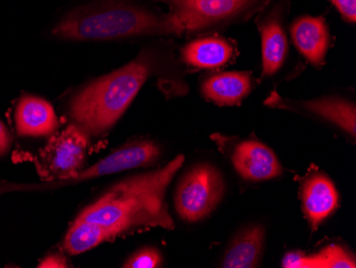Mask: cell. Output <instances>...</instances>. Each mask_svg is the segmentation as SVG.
Instances as JSON below:
<instances>
[{"label":"cell","mask_w":356,"mask_h":268,"mask_svg":"<svg viewBox=\"0 0 356 268\" xmlns=\"http://www.w3.org/2000/svg\"><path fill=\"white\" fill-rule=\"evenodd\" d=\"M185 156H176L165 167L128 178L112 186L77 218L115 229L122 235L140 228L174 229L165 194Z\"/></svg>","instance_id":"1"},{"label":"cell","mask_w":356,"mask_h":268,"mask_svg":"<svg viewBox=\"0 0 356 268\" xmlns=\"http://www.w3.org/2000/svg\"><path fill=\"white\" fill-rule=\"evenodd\" d=\"M153 69V58L142 54L121 69L96 79L72 99V119L88 135L109 131L131 105Z\"/></svg>","instance_id":"2"},{"label":"cell","mask_w":356,"mask_h":268,"mask_svg":"<svg viewBox=\"0 0 356 268\" xmlns=\"http://www.w3.org/2000/svg\"><path fill=\"white\" fill-rule=\"evenodd\" d=\"M185 26L175 14L158 13L131 5L81 10L69 14L54 29L60 39L90 41L147 36H181Z\"/></svg>","instance_id":"3"},{"label":"cell","mask_w":356,"mask_h":268,"mask_svg":"<svg viewBox=\"0 0 356 268\" xmlns=\"http://www.w3.org/2000/svg\"><path fill=\"white\" fill-rule=\"evenodd\" d=\"M167 3L186 33L220 29L248 21L271 0H158Z\"/></svg>","instance_id":"4"},{"label":"cell","mask_w":356,"mask_h":268,"mask_svg":"<svg viewBox=\"0 0 356 268\" xmlns=\"http://www.w3.org/2000/svg\"><path fill=\"white\" fill-rule=\"evenodd\" d=\"M224 194V181L217 168L195 166L178 184L175 209L188 223H197L215 211Z\"/></svg>","instance_id":"5"},{"label":"cell","mask_w":356,"mask_h":268,"mask_svg":"<svg viewBox=\"0 0 356 268\" xmlns=\"http://www.w3.org/2000/svg\"><path fill=\"white\" fill-rule=\"evenodd\" d=\"M89 136L78 125H70L53 136L37 159L40 175L46 181H60L81 171L87 159Z\"/></svg>","instance_id":"6"},{"label":"cell","mask_w":356,"mask_h":268,"mask_svg":"<svg viewBox=\"0 0 356 268\" xmlns=\"http://www.w3.org/2000/svg\"><path fill=\"white\" fill-rule=\"evenodd\" d=\"M289 0H271L267 7L257 14L256 23L261 33V77L275 75L285 63L288 54V40L285 19Z\"/></svg>","instance_id":"7"},{"label":"cell","mask_w":356,"mask_h":268,"mask_svg":"<svg viewBox=\"0 0 356 268\" xmlns=\"http://www.w3.org/2000/svg\"><path fill=\"white\" fill-rule=\"evenodd\" d=\"M266 105L272 107L291 109L295 111L316 116L320 119L331 122L341 127L348 134L355 137L356 135V110L355 105L341 97H329L311 101H289L282 99L275 92L266 101Z\"/></svg>","instance_id":"8"},{"label":"cell","mask_w":356,"mask_h":268,"mask_svg":"<svg viewBox=\"0 0 356 268\" xmlns=\"http://www.w3.org/2000/svg\"><path fill=\"white\" fill-rule=\"evenodd\" d=\"M232 161L238 173L248 181H266L283 173L274 152L256 140L239 143L234 150Z\"/></svg>","instance_id":"9"},{"label":"cell","mask_w":356,"mask_h":268,"mask_svg":"<svg viewBox=\"0 0 356 268\" xmlns=\"http://www.w3.org/2000/svg\"><path fill=\"white\" fill-rule=\"evenodd\" d=\"M301 200L306 219L316 230L337 209L339 196L327 175L315 172L304 181Z\"/></svg>","instance_id":"10"},{"label":"cell","mask_w":356,"mask_h":268,"mask_svg":"<svg viewBox=\"0 0 356 268\" xmlns=\"http://www.w3.org/2000/svg\"><path fill=\"white\" fill-rule=\"evenodd\" d=\"M290 33L300 53L319 67L325 60L330 45V33L325 19L321 17H298L290 27Z\"/></svg>","instance_id":"11"},{"label":"cell","mask_w":356,"mask_h":268,"mask_svg":"<svg viewBox=\"0 0 356 268\" xmlns=\"http://www.w3.org/2000/svg\"><path fill=\"white\" fill-rule=\"evenodd\" d=\"M16 131L21 136H46L55 132L58 119L55 110L45 100L26 95L15 110Z\"/></svg>","instance_id":"12"},{"label":"cell","mask_w":356,"mask_h":268,"mask_svg":"<svg viewBox=\"0 0 356 268\" xmlns=\"http://www.w3.org/2000/svg\"><path fill=\"white\" fill-rule=\"evenodd\" d=\"M251 89V75L247 72L215 74L202 84L204 97L220 106L238 105L249 95Z\"/></svg>","instance_id":"13"},{"label":"cell","mask_w":356,"mask_h":268,"mask_svg":"<svg viewBox=\"0 0 356 268\" xmlns=\"http://www.w3.org/2000/svg\"><path fill=\"white\" fill-rule=\"evenodd\" d=\"M265 237L263 226L253 225L241 230L227 247L222 267H257L263 255Z\"/></svg>","instance_id":"14"},{"label":"cell","mask_w":356,"mask_h":268,"mask_svg":"<svg viewBox=\"0 0 356 268\" xmlns=\"http://www.w3.org/2000/svg\"><path fill=\"white\" fill-rule=\"evenodd\" d=\"M233 55V45L218 37L195 40L183 49L185 62L197 69H217L226 65Z\"/></svg>","instance_id":"15"},{"label":"cell","mask_w":356,"mask_h":268,"mask_svg":"<svg viewBox=\"0 0 356 268\" xmlns=\"http://www.w3.org/2000/svg\"><path fill=\"white\" fill-rule=\"evenodd\" d=\"M118 236L119 233L112 228L77 218L65 235L63 248L70 255H80Z\"/></svg>","instance_id":"16"},{"label":"cell","mask_w":356,"mask_h":268,"mask_svg":"<svg viewBox=\"0 0 356 268\" xmlns=\"http://www.w3.org/2000/svg\"><path fill=\"white\" fill-rule=\"evenodd\" d=\"M319 268H355L356 262L353 255L339 245L327 246L315 253Z\"/></svg>","instance_id":"17"},{"label":"cell","mask_w":356,"mask_h":268,"mask_svg":"<svg viewBox=\"0 0 356 268\" xmlns=\"http://www.w3.org/2000/svg\"><path fill=\"white\" fill-rule=\"evenodd\" d=\"M163 264V257L155 248H143L136 252L124 264L126 268H157Z\"/></svg>","instance_id":"18"},{"label":"cell","mask_w":356,"mask_h":268,"mask_svg":"<svg viewBox=\"0 0 356 268\" xmlns=\"http://www.w3.org/2000/svg\"><path fill=\"white\" fill-rule=\"evenodd\" d=\"M284 268H319L314 255H305L301 251H289L284 255L282 261Z\"/></svg>","instance_id":"19"},{"label":"cell","mask_w":356,"mask_h":268,"mask_svg":"<svg viewBox=\"0 0 356 268\" xmlns=\"http://www.w3.org/2000/svg\"><path fill=\"white\" fill-rule=\"evenodd\" d=\"M341 17L350 23L356 21V0H330Z\"/></svg>","instance_id":"20"},{"label":"cell","mask_w":356,"mask_h":268,"mask_svg":"<svg viewBox=\"0 0 356 268\" xmlns=\"http://www.w3.org/2000/svg\"><path fill=\"white\" fill-rule=\"evenodd\" d=\"M38 267L40 268H65L69 267V262L63 255H51L44 259Z\"/></svg>","instance_id":"21"},{"label":"cell","mask_w":356,"mask_h":268,"mask_svg":"<svg viewBox=\"0 0 356 268\" xmlns=\"http://www.w3.org/2000/svg\"><path fill=\"white\" fill-rule=\"evenodd\" d=\"M12 138L7 127L0 121V156L5 155L11 147Z\"/></svg>","instance_id":"22"}]
</instances>
